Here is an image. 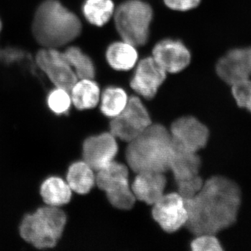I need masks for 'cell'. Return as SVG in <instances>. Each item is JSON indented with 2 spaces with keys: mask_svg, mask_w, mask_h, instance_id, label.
<instances>
[{
  "mask_svg": "<svg viewBox=\"0 0 251 251\" xmlns=\"http://www.w3.org/2000/svg\"><path fill=\"white\" fill-rule=\"evenodd\" d=\"M184 201L188 211L186 228L195 235L216 234L237 221L242 194L232 180L214 176L204 181L196 196Z\"/></svg>",
  "mask_w": 251,
  "mask_h": 251,
  "instance_id": "obj_1",
  "label": "cell"
},
{
  "mask_svg": "<svg viewBox=\"0 0 251 251\" xmlns=\"http://www.w3.org/2000/svg\"><path fill=\"white\" fill-rule=\"evenodd\" d=\"M175 148L170 130L160 124H151L134 140L128 143L126 158L132 171L166 173Z\"/></svg>",
  "mask_w": 251,
  "mask_h": 251,
  "instance_id": "obj_2",
  "label": "cell"
},
{
  "mask_svg": "<svg viewBox=\"0 0 251 251\" xmlns=\"http://www.w3.org/2000/svg\"><path fill=\"white\" fill-rule=\"evenodd\" d=\"M82 25L76 15L57 0H46L34 15L32 31L36 41L46 49H57L76 39Z\"/></svg>",
  "mask_w": 251,
  "mask_h": 251,
  "instance_id": "obj_3",
  "label": "cell"
},
{
  "mask_svg": "<svg viewBox=\"0 0 251 251\" xmlns=\"http://www.w3.org/2000/svg\"><path fill=\"white\" fill-rule=\"evenodd\" d=\"M67 221V215L58 206H43L23 218L20 234L36 249H52L62 237Z\"/></svg>",
  "mask_w": 251,
  "mask_h": 251,
  "instance_id": "obj_4",
  "label": "cell"
},
{
  "mask_svg": "<svg viewBox=\"0 0 251 251\" xmlns=\"http://www.w3.org/2000/svg\"><path fill=\"white\" fill-rule=\"evenodd\" d=\"M113 16L122 40L135 47L147 44L153 18L150 4L141 0H127L115 9Z\"/></svg>",
  "mask_w": 251,
  "mask_h": 251,
  "instance_id": "obj_5",
  "label": "cell"
},
{
  "mask_svg": "<svg viewBox=\"0 0 251 251\" xmlns=\"http://www.w3.org/2000/svg\"><path fill=\"white\" fill-rule=\"evenodd\" d=\"M152 124L148 109L139 97H130L125 110L112 119L110 132L122 141L130 143Z\"/></svg>",
  "mask_w": 251,
  "mask_h": 251,
  "instance_id": "obj_6",
  "label": "cell"
},
{
  "mask_svg": "<svg viewBox=\"0 0 251 251\" xmlns=\"http://www.w3.org/2000/svg\"><path fill=\"white\" fill-rule=\"evenodd\" d=\"M169 130L176 150L197 153L209 140L207 127L194 117H180L173 122Z\"/></svg>",
  "mask_w": 251,
  "mask_h": 251,
  "instance_id": "obj_7",
  "label": "cell"
},
{
  "mask_svg": "<svg viewBox=\"0 0 251 251\" xmlns=\"http://www.w3.org/2000/svg\"><path fill=\"white\" fill-rule=\"evenodd\" d=\"M36 61L57 88L71 92L78 78L63 52L56 49L41 50L36 54Z\"/></svg>",
  "mask_w": 251,
  "mask_h": 251,
  "instance_id": "obj_8",
  "label": "cell"
},
{
  "mask_svg": "<svg viewBox=\"0 0 251 251\" xmlns=\"http://www.w3.org/2000/svg\"><path fill=\"white\" fill-rule=\"evenodd\" d=\"M152 206L153 219L165 232L173 233L186 226L188 221L186 203L177 192L165 193Z\"/></svg>",
  "mask_w": 251,
  "mask_h": 251,
  "instance_id": "obj_9",
  "label": "cell"
},
{
  "mask_svg": "<svg viewBox=\"0 0 251 251\" xmlns=\"http://www.w3.org/2000/svg\"><path fill=\"white\" fill-rule=\"evenodd\" d=\"M118 150L116 138L110 132H105L85 140L82 156L84 161L94 171H98L115 161Z\"/></svg>",
  "mask_w": 251,
  "mask_h": 251,
  "instance_id": "obj_10",
  "label": "cell"
},
{
  "mask_svg": "<svg viewBox=\"0 0 251 251\" xmlns=\"http://www.w3.org/2000/svg\"><path fill=\"white\" fill-rule=\"evenodd\" d=\"M218 75L231 86L251 79V47L229 51L216 65Z\"/></svg>",
  "mask_w": 251,
  "mask_h": 251,
  "instance_id": "obj_11",
  "label": "cell"
},
{
  "mask_svg": "<svg viewBox=\"0 0 251 251\" xmlns=\"http://www.w3.org/2000/svg\"><path fill=\"white\" fill-rule=\"evenodd\" d=\"M135 67L134 75L130 80V87L143 98L153 99L166 80L167 73L152 57L141 59Z\"/></svg>",
  "mask_w": 251,
  "mask_h": 251,
  "instance_id": "obj_12",
  "label": "cell"
},
{
  "mask_svg": "<svg viewBox=\"0 0 251 251\" xmlns=\"http://www.w3.org/2000/svg\"><path fill=\"white\" fill-rule=\"evenodd\" d=\"M152 58L166 73L176 74L191 62L189 50L181 41L164 39L157 43L152 50Z\"/></svg>",
  "mask_w": 251,
  "mask_h": 251,
  "instance_id": "obj_13",
  "label": "cell"
},
{
  "mask_svg": "<svg viewBox=\"0 0 251 251\" xmlns=\"http://www.w3.org/2000/svg\"><path fill=\"white\" fill-rule=\"evenodd\" d=\"M166 184L164 173L145 171L137 173L130 186L136 200L153 205L165 194Z\"/></svg>",
  "mask_w": 251,
  "mask_h": 251,
  "instance_id": "obj_14",
  "label": "cell"
},
{
  "mask_svg": "<svg viewBox=\"0 0 251 251\" xmlns=\"http://www.w3.org/2000/svg\"><path fill=\"white\" fill-rule=\"evenodd\" d=\"M106 59L112 69L127 72L136 66L138 61V51L135 46L126 41H117L108 46Z\"/></svg>",
  "mask_w": 251,
  "mask_h": 251,
  "instance_id": "obj_15",
  "label": "cell"
},
{
  "mask_svg": "<svg viewBox=\"0 0 251 251\" xmlns=\"http://www.w3.org/2000/svg\"><path fill=\"white\" fill-rule=\"evenodd\" d=\"M201 163V158L197 153L175 149L170 171L173 173L176 182L199 175Z\"/></svg>",
  "mask_w": 251,
  "mask_h": 251,
  "instance_id": "obj_16",
  "label": "cell"
},
{
  "mask_svg": "<svg viewBox=\"0 0 251 251\" xmlns=\"http://www.w3.org/2000/svg\"><path fill=\"white\" fill-rule=\"evenodd\" d=\"M70 93L72 103L78 110L95 108L100 101V87L93 79L77 80Z\"/></svg>",
  "mask_w": 251,
  "mask_h": 251,
  "instance_id": "obj_17",
  "label": "cell"
},
{
  "mask_svg": "<svg viewBox=\"0 0 251 251\" xmlns=\"http://www.w3.org/2000/svg\"><path fill=\"white\" fill-rule=\"evenodd\" d=\"M67 182L72 191L77 194H87L96 184L94 169L85 161L75 162L68 170Z\"/></svg>",
  "mask_w": 251,
  "mask_h": 251,
  "instance_id": "obj_18",
  "label": "cell"
},
{
  "mask_svg": "<svg viewBox=\"0 0 251 251\" xmlns=\"http://www.w3.org/2000/svg\"><path fill=\"white\" fill-rule=\"evenodd\" d=\"M41 196L47 205L60 206L70 202L72 190L67 181L58 176L48 178L41 186Z\"/></svg>",
  "mask_w": 251,
  "mask_h": 251,
  "instance_id": "obj_19",
  "label": "cell"
},
{
  "mask_svg": "<svg viewBox=\"0 0 251 251\" xmlns=\"http://www.w3.org/2000/svg\"><path fill=\"white\" fill-rule=\"evenodd\" d=\"M129 97L121 87H107L100 94V111L105 117L114 118L125 110Z\"/></svg>",
  "mask_w": 251,
  "mask_h": 251,
  "instance_id": "obj_20",
  "label": "cell"
},
{
  "mask_svg": "<svg viewBox=\"0 0 251 251\" xmlns=\"http://www.w3.org/2000/svg\"><path fill=\"white\" fill-rule=\"evenodd\" d=\"M96 184L104 192L114 186L128 181V168L115 161L97 171Z\"/></svg>",
  "mask_w": 251,
  "mask_h": 251,
  "instance_id": "obj_21",
  "label": "cell"
},
{
  "mask_svg": "<svg viewBox=\"0 0 251 251\" xmlns=\"http://www.w3.org/2000/svg\"><path fill=\"white\" fill-rule=\"evenodd\" d=\"M115 8L112 0H86L83 14L89 23L101 27L109 22Z\"/></svg>",
  "mask_w": 251,
  "mask_h": 251,
  "instance_id": "obj_22",
  "label": "cell"
},
{
  "mask_svg": "<svg viewBox=\"0 0 251 251\" xmlns=\"http://www.w3.org/2000/svg\"><path fill=\"white\" fill-rule=\"evenodd\" d=\"M63 53L77 78L94 79L96 72L93 62L79 48L72 46Z\"/></svg>",
  "mask_w": 251,
  "mask_h": 251,
  "instance_id": "obj_23",
  "label": "cell"
},
{
  "mask_svg": "<svg viewBox=\"0 0 251 251\" xmlns=\"http://www.w3.org/2000/svg\"><path fill=\"white\" fill-rule=\"evenodd\" d=\"M105 193L109 202L114 207L121 210H129L134 206L136 201L128 181L114 186Z\"/></svg>",
  "mask_w": 251,
  "mask_h": 251,
  "instance_id": "obj_24",
  "label": "cell"
},
{
  "mask_svg": "<svg viewBox=\"0 0 251 251\" xmlns=\"http://www.w3.org/2000/svg\"><path fill=\"white\" fill-rule=\"evenodd\" d=\"M72 103L70 92L57 87L50 92L48 98L50 109L56 114H63L68 112Z\"/></svg>",
  "mask_w": 251,
  "mask_h": 251,
  "instance_id": "obj_25",
  "label": "cell"
},
{
  "mask_svg": "<svg viewBox=\"0 0 251 251\" xmlns=\"http://www.w3.org/2000/svg\"><path fill=\"white\" fill-rule=\"evenodd\" d=\"M232 92L239 107L251 112V79L232 85Z\"/></svg>",
  "mask_w": 251,
  "mask_h": 251,
  "instance_id": "obj_26",
  "label": "cell"
},
{
  "mask_svg": "<svg viewBox=\"0 0 251 251\" xmlns=\"http://www.w3.org/2000/svg\"><path fill=\"white\" fill-rule=\"evenodd\" d=\"M177 193L184 200L191 199L199 193L202 188L204 181L200 175L190 179L176 181Z\"/></svg>",
  "mask_w": 251,
  "mask_h": 251,
  "instance_id": "obj_27",
  "label": "cell"
},
{
  "mask_svg": "<svg viewBox=\"0 0 251 251\" xmlns=\"http://www.w3.org/2000/svg\"><path fill=\"white\" fill-rule=\"evenodd\" d=\"M191 250L193 251H220L223 250L219 239L215 234H202L196 235L191 242Z\"/></svg>",
  "mask_w": 251,
  "mask_h": 251,
  "instance_id": "obj_28",
  "label": "cell"
},
{
  "mask_svg": "<svg viewBox=\"0 0 251 251\" xmlns=\"http://www.w3.org/2000/svg\"><path fill=\"white\" fill-rule=\"evenodd\" d=\"M201 0H164L165 4L175 11H186L195 9Z\"/></svg>",
  "mask_w": 251,
  "mask_h": 251,
  "instance_id": "obj_29",
  "label": "cell"
},
{
  "mask_svg": "<svg viewBox=\"0 0 251 251\" xmlns=\"http://www.w3.org/2000/svg\"><path fill=\"white\" fill-rule=\"evenodd\" d=\"M1 22H0V30H1Z\"/></svg>",
  "mask_w": 251,
  "mask_h": 251,
  "instance_id": "obj_30",
  "label": "cell"
}]
</instances>
